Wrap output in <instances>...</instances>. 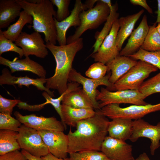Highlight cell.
<instances>
[{"label":"cell","instance_id":"1","mask_svg":"<svg viewBox=\"0 0 160 160\" xmlns=\"http://www.w3.org/2000/svg\"><path fill=\"white\" fill-rule=\"evenodd\" d=\"M95 111L93 116L78 122L75 131L72 132L70 129L67 135L68 154L86 151H101L108 133L110 121L100 110Z\"/></svg>","mask_w":160,"mask_h":160},{"label":"cell","instance_id":"2","mask_svg":"<svg viewBox=\"0 0 160 160\" xmlns=\"http://www.w3.org/2000/svg\"><path fill=\"white\" fill-rule=\"evenodd\" d=\"M46 44L55 57L56 67L54 75L46 79L45 87L49 89L57 90L61 95L67 89L72 63L76 53L83 47V39L80 37L75 41L62 46L49 42H46Z\"/></svg>","mask_w":160,"mask_h":160},{"label":"cell","instance_id":"3","mask_svg":"<svg viewBox=\"0 0 160 160\" xmlns=\"http://www.w3.org/2000/svg\"><path fill=\"white\" fill-rule=\"evenodd\" d=\"M23 10L33 18L35 31L43 33L46 42L56 45L57 34L54 17L56 12L49 0H16Z\"/></svg>","mask_w":160,"mask_h":160},{"label":"cell","instance_id":"4","mask_svg":"<svg viewBox=\"0 0 160 160\" xmlns=\"http://www.w3.org/2000/svg\"><path fill=\"white\" fill-rule=\"evenodd\" d=\"M110 13V7L103 0H98L94 7L83 11L79 15L80 25L77 28L74 33L67 39V44L77 40L88 30L98 28L106 21Z\"/></svg>","mask_w":160,"mask_h":160},{"label":"cell","instance_id":"5","mask_svg":"<svg viewBox=\"0 0 160 160\" xmlns=\"http://www.w3.org/2000/svg\"><path fill=\"white\" fill-rule=\"evenodd\" d=\"M158 69L149 63L139 60L137 64L113 84L109 90H139L144 80L151 73L157 71Z\"/></svg>","mask_w":160,"mask_h":160},{"label":"cell","instance_id":"6","mask_svg":"<svg viewBox=\"0 0 160 160\" xmlns=\"http://www.w3.org/2000/svg\"><path fill=\"white\" fill-rule=\"evenodd\" d=\"M145 98L139 90L127 89L112 92L103 87L101 88L100 91L97 89L96 96L100 109L113 103L145 105L148 104L144 101Z\"/></svg>","mask_w":160,"mask_h":160},{"label":"cell","instance_id":"7","mask_svg":"<svg viewBox=\"0 0 160 160\" xmlns=\"http://www.w3.org/2000/svg\"><path fill=\"white\" fill-rule=\"evenodd\" d=\"M101 113L112 119L116 118L137 120L151 113L160 111V103L155 105H132L121 108L116 103L106 105L100 109Z\"/></svg>","mask_w":160,"mask_h":160},{"label":"cell","instance_id":"8","mask_svg":"<svg viewBox=\"0 0 160 160\" xmlns=\"http://www.w3.org/2000/svg\"><path fill=\"white\" fill-rule=\"evenodd\" d=\"M18 132L17 141L22 150L38 157L44 156L49 153L38 130L23 124Z\"/></svg>","mask_w":160,"mask_h":160},{"label":"cell","instance_id":"9","mask_svg":"<svg viewBox=\"0 0 160 160\" xmlns=\"http://www.w3.org/2000/svg\"><path fill=\"white\" fill-rule=\"evenodd\" d=\"M110 74L105 75L99 79H93L84 77L76 70L72 68L69 75L68 81L76 82L83 86V90L88 96L95 111L100 110L99 103L96 100L97 88L100 85H104L109 90L113 84L109 81Z\"/></svg>","mask_w":160,"mask_h":160},{"label":"cell","instance_id":"10","mask_svg":"<svg viewBox=\"0 0 160 160\" xmlns=\"http://www.w3.org/2000/svg\"><path fill=\"white\" fill-rule=\"evenodd\" d=\"M15 43L21 47L25 57L34 55L43 59L48 55L46 44L41 35L37 32L34 31L31 34L22 32Z\"/></svg>","mask_w":160,"mask_h":160},{"label":"cell","instance_id":"11","mask_svg":"<svg viewBox=\"0 0 160 160\" xmlns=\"http://www.w3.org/2000/svg\"><path fill=\"white\" fill-rule=\"evenodd\" d=\"M143 137L150 140L151 154L154 155L155 151L160 146V121L153 125L142 119L133 121L132 133L130 140L134 142Z\"/></svg>","mask_w":160,"mask_h":160},{"label":"cell","instance_id":"12","mask_svg":"<svg viewBox=\"0 0 160 160\" xmlns=\"http://www.w3.org/2000/svg\"><path fill=\"white\" fill-rule=\"evenodd\" d=\"M118 19L114 23L110 32L97 51L90 55L95 62L106 65L119 55L120 52L116 44V39L119 28Z\"/></svg>","mask_w":160,"mask_h":160},{"label":"cell","instance_id":"13","mask_svg":"<svg viewBox=\"0 0 160 160\" xmlns=\"http://www.w3.org/2000/svg\"><path fill=\"white\" fill-rule=\"evenodd\" d=\"M14 114L21 123L37 130L63 132L65 130L62 121L54 117L39 116L34 114L24 116L17 111H15Z\"/></svg>","mask_w":160,"mask_h":160},{"label":"cell","instance_id":"14","mask_svg":"<svg viewBox=\"0 0 160 160\" xmlns=\"http://www.w3.org/2000/svg\"><path fill=\"white\" fill-rule=\"evenodd\" d=\"M132 150V145L125 141L107 136L100 151L112 160H135Z\"/></svg>","mask_w":160,"mask_h":160},{"label":"cell","instance_id":"15","mask_svg":"<svg viewBox=\"0 0 160 160\" xmlns=\"http://www.w3.org/2000/svg\"><path fill=\"white\" fill-rule=\"evenodd\" d=\"M47 146L49 153L55 156L64 159L67 157L69 140L63 132L38 130Z\"/></svg>","mask_w":160,"mask_h":160},{"label":"cell","instance_id":"16","mask_svg":"<svg viewBox=\"0 0 160 160\" xmlns=\"http://www.w3.org/2000/svg\"><path fill=\"white\" fill-rule=\"evenodd\" d=\"M87 9L84 3L81 0H76L74 7L70 15L61 22L58 21L54 17L57 34V41L59 46L67 44L66 34L67 30L72 26H79L80 24L79 15L83 10Z\"/></svg>","mask_w":160,"mask_h":160},{"label":"cell","instance_id":"17","mask_svg":"<svg viewBox=\"0 0 160 160\" xmlns=\"http://www.w3.org/2000/svg\"><path fill=\"white\" fill-rule=\"evenodd\" d=\"M12 73L7 68L1 71L0 76V85L7 84L17 85L20 87L25 86L29 88L30 85L35 86L38 89L47 92L52 97H54L53 91H51L44 86L46 82V78H39L36 79L31 78L26 76L24 77H17L12 75Z\"/></svg>","mask_w":160,"mask_h":160},{"label":"cell","instance_id":"18","mask_svg":"<svg viewBox=\"0 0 160 160\" xmlns=\"http://www.w3.org/2000/svg\"><path fill=\"white\" fill-rule=\"evenodd\" d=\"M0 64L8 67L12 73L19 71H29L40 78H46L47 71L44 67L31 60L29 56L21 59L16 57L12 60H10L1 56Z\"/></svg>","mask_w":160,"mask_h":160},{"label":"cell","instance_id":"19","mask_svg":"<svg viewBox=\"0 0 160 160\" xmlns=\"http://www.w3.org/2000/svg\"><path fill=\"white\" fill-rule=\"evenodd\" d=\"M149 28L147 17L144 15L138 26L131 33L126 45L120 51L119 55L129 57L136 53L143 44Z\"/></svg>","mask_w":160,"mask_h":160},{"label":"cell","instance_id":"20","mask_svg":"<svg viewBox=\"0 0 160 160\" xmlns=\"http://www.w3.org/2000/svg\"><path fill=\"white\" fill-rule=\"evenodd\" d=\"M137 61L128 56L119 55L106 65L108 71H111L109 81L114 84L131 68L136 65Z\"/></svg>","mask_w":160,"mask_h":160},{"label":"cell","instance_id":"21","mask_svg":"<svg viewBox=\"0 0 160 160\" xmlns=\"http://www.w3.org/2000/svg\"><path fill=\"white\" fill-rule=\"evenodd\" d=\"M133 121L131 119L120 118L112 119L108 128L109 136L125 141L129 140L132 133Z\"/></svg>","mask_w":160,"mask_h":160},{"label":"cell","instance_id":"22","mask_svg":"<svg viewBox=\"0 0 160 160\" xmlns=\"http://www.w3.org/2000/svg\"><path fill=\"white\" fill-rule=\"evenodd\" d=\"M144 12L142 9L136 13L118 19L119 28L116 39V44L120 52L124 41L131 35L135 23Z\"/></svg>","mask_w":160,"mask_h":160},{"label":"cell","instance_id":"23","mask_svg":"<svg viewBox=\"0 0 160 160\" xmlns=\"http://www.w3.org/2000/svg\"><path fill=\"white\" fill-rule=\"evenodd\" d=\"M22 9L16 0H0V29L9 26L19 16Z\"/></svg>","mask_w":160,"mask_h":160},{"label":"cell","instance_id":"24","mask_svg":"<svg viewBox=\"0 0 160 160\" xmlns=\"http://www.w3.org/2000/svg\"><path fill=\"white\" fill-rule=\"evenodd\" d=\"M61 111L65 124L73 127H76L79 121L93 116L96 112L93 109L75 108L62 104Z\"/></svg>","mask_w":160,"mask_h":160},{"label":"cell","instance_id":"25","mask_svg":"<svg viewBox=\"0 0 160 160\" xmlns=\"http://www.w3.org/2000/svg\"><path fill=\"white\" fill-rule=\"evenodd\" d=\"M62 103L75 108L94 109L89 99L81 87L65 94Z\"/></svg>","mask_w":160,"mask_h":160},{"label":"cell","instance_id":"26","mask_svg":"<svg viewBox=\"0 0 160 160\" xmlns=\"http://www.w3.org/2000/svg\"><path fill=\"white\" fill-rule=\"evenodd\" d=\"M18 132L9 129L0 130V155L19 150L21 148L17 141Z\"/></svg>","mask_w":160,"mask_h":160},{"label":"cell","instance_id":"27","mask_svg":"<svg viewBox=\"0 0 160 160\" xmlns=\"http://www.w3.org/2000/svg\"><path fill=\"white\" fill-rule=\"evenodd\" d=\"M113 6V8L110 10V15L101 31L95 34L96 41L92 46L94 50L91 54L97 51L105 39L110 32L114 23L119 18V14L117 12L118 3L116 2Z\"/></svg>","mask_w":160,"mask_h":160},{"label":"cell","instance_id":"28","mask_svg":"<svg viewBox=\"0 0 160 160\" xmlns=\"http://www.w3.org/2000/svg\"><path fill=\"white\" fill-rule=\"evenodd\" d=\"M33 18L32 16L25 11H21L17 21L10 25L6 30L2 31V33L7 39L13 42L15 41L22 32V29L27 24H33Z\"/></svg>","mask_w":160,"mask_h":160},{"label":"cell","instance_id":"29","mask_svg":"<svg viewBox=\"0 0 160 160\" xmlns=\"http://www.w3.org/2000/svg\"><path fill=\"white\" fill-rule=\"evenodd\" d=\"M155 23L151 26L141 47L142 49L149 52L160 50V35L158 31Z\"/></svg>","mask_w":160,"mask_h":160},{"label":"cell","instance_id":"30","mask_svg":"<svg viewBox=\"0 0 160 160\" xmlns=\"http://www.w3.org/2000/svg\"><path fill=\"white\" fill-rule=\"evenodd\" d=\"M129 57L135 60H140L149 63L160 70V50L149 52L140 48L136 53Z\"/></svg>","mask_w":160,"mask_h":160},{"label":"cell","instance_id":"31","mask_svg":"<svg viewBox=\"0 0 160 160\" xmlns=\"http://www.w3.org/2000/svg\"><path fill=\"white\" fill-rule=\"evenodd\" d=\"M139 90L146 98L153 94L160 93V72L143 82Z\"/></svg>","mask_w":160,"mask_h":160},{"label":"cell","instance_id":"32","mask_svg":"<svg viewBox=\"0 0 160 160\" xmlns=\"http://www.w3.org/2000/svg\"><path fill=\"white\" fill-rule=\"evenodd\" d=\"M71 160H105L108 158L102 152L86 151L69 154Z\"/></svg>","mask_w":160,"mask_h":160},{"label":"cell","instance_id":"33","mask_svg":"<svg viewBox=\"0 0 160 160\" xmlns=\"http://www.w3.org/2000/svg\"><path fill=\"white\" fill-rule=\"evenodd\" d=\"M0 29V56L4 52L12 51L18 53L21 58L24 55L22 49L17 46L11 40L7 38Z\"/></svg>","mask_w":160,"mask_h":160},{"label":"cell","instance_id":"34","mask_svg":"<svg viewBox=\"0 0 160 160\" xmlns=\"http://www.w3.org/2000/svg\"><path fill=\"white\" fill-rule=\"evenodd\" d=\"M21 123L11 115L0 113V129H9L18 132Z\"/></svg>","mask_w":160,"mask_h":160},{"label":"cell","instance_id":"35","mask_svg":"<svg viewBox=\"0 0 160 160\" xmlns=\"http://www.w3.org/2000/svg\"><path fill=\"white\" fill-rule=\"evenodd\" d=\"M53 5L57 7L55 17L58 22H61L67 18L70 15L69 7L70 0H50Z\"/></svg>","mask_w":160,"mask_h":160},{"label":"cell","instance_id":"36","mask_svg":"<svg viewBox=\"0 0 160 160\" xmlns=\"http://www.w3.org/2000/svg\"><path fill=\"white\" fill-rule=\"evenodd\" d=\"M108 71L106 65L97 62L92 65L85 72L86 76L90 79H99L105 76Z\"/></svg>","mask_w":160,"mask_h":160},{"label":"cell","instance_id":"37","mask_svg":"<svg viewBox=\"0 0 160 160\" xmlns=\"http://www.w3.org/2000/svg\"><path fill=\"white\" fill-rule=\"evenodd\" d=\"M21 101L17 99H9L0 95V113L11 115L13 108L18 105Z\"/></svg>","mask_w":160,"mask_h":160},{"label":"cell","instance_id":"38","mask_svg":"<svg viewBox=\"0 0 160 160\" xmlns=\"http://www.w3.org/2000/svg\"><path fill=\"white\" fill-rule=\"evenodd\" d=\"M0 160H28L21 151H15L0 156Z\"/></svg>","mask_w":160,"mask_h":160},{"label":"cell","instance_id":"39","mask_svg":"<svg viewBox=\"0 0 160 160\" xmlns=\"http://www.w3.org/2000/svg\"><path fill=\"white\" fill-rule=\"evenodd\" d=\"M130 2L134 5L141 6L145 9L150 14H152V9L148 4L145 0H130Z\"/></svg>","mask_w":160,"mask_h":160},{"label":"cell","instance_id":"40","mask_svg":"<svg viewBox=\"0 0 160 160\" xmlns=\"http://www.w3.org/2000/svg\"><path fill=\"white\" fill-rule=\"evenodd\" d=\"M41 157L43 160H71L69 157L63 159L56 157L50 153H49L47 155Z\"/></svg>","mask_w":160,"mask_h":160},{"label":"cell","instance_id":"41","mask_svg":"<svg viewBox=\"0 0 160 160\" xmlns=\"http://www.w3.org/2000/svg\"><path fill=\"white\" fill-rule=\"evenodd\" d=\"M21 151L28 160H43L41 157H38L32 155L23 150H22Z\"/></svg>","mask_w":160,"mask_h":160},{"label":"cell","instance_id":"42","mask_svg":"<svg viewBox=\"0 0 160 160\" xmlns=\"http://www.w3.org/2000/svg\"><path fill=\"white\" fill-rule=\"evenodd\" d=\"M98 0H87L84 4L87 9H89L93 7L94 4L97 3Z\"/></svg>","mask_w":160,"mask_h":160},{"label":"cell","instance_id":"43","mask_svg":"<svg viewBox=\"0 0 160 160\" xmlns=\"http://www.w3.org/2000/svg\"><path fill=\"white\" fill-rule=\"evenodd\" d=\"M158 9L156 11L155 13L157 14V17L156 21L155 22L156 23H160V0H157Z\"/></svg>","mask_w":160,"mask_h":160},{"label":"cell","instance_id":"44","mask_svg":"<svg viewBox=\"0 0 160 160\" xmlns=\"http://www.w3.org/2000/svg\"><path fill=\"white\" fill-rule=\"evenodd\" d=\"M136 160H151L147 154L145 152L140 154L136 159Z\"/></svg>","mask_w":160,"mask_h":160},{"label":"cell","instance_id":"45","mask_svg":"<svg viewBox=\"0 0 160 160\" xmlns=\"http://www.w3.org/2000/svg\"><path fill=\"white\" fill-rule=\"evenodd\" d=\"M157 30L160 35V23L158 24V25L156 26Z\"/></svg>","mask_w":160,"mask_h":160},{"label":"cell","instance_id":"46","mask_svg":"<svg viewBox=\"0 0 160 160\" xmlns=\"http://www.w3.org/2000/svg\"><path fill=\"white\" fill-rule=\"evenodd\" d=\"M105 160H111V159H108V158H107L106 159H105Z\"/></svg>","mask_w":160,"mask_h":160}]
</instances>
